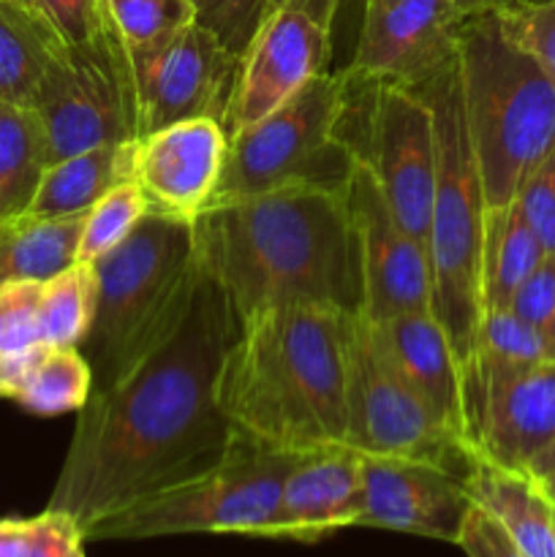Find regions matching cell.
Returning <instances> with one entry per match:
<instances>
[{
  "instance_id": "6da1fadb",
  "label": "cell",
  "mask_w": 555,
  "mask_h": 557,
  "mask_svg": "<svg viewBox=\"0 0 555 557\" xmlns=\"http://www.w3.org/2000/svg\"><path fill=\"white\" fill-rule=\"evenodd\" d=\"M239 335L223 288L199 267L183 319L79 411L49 509L82 531L226 460L239 444L221 408V373Z\"/></svg>"
},
{
  "instance_id": "7a4b0ae2",
  "label": "cell",
  "mask_w": 555,
  "mask_h": 557,
  "mask_svg": "<svg viewBox=\"0 0 555 557\" xmlns=\"http://www.w3.org/2000/svg\"><path fill=\"white\" fill-rule=\"evenodd\" d=\"M196 261L239 324L283 305L359 313V248L346 196L281 188L207 205L194 218Z\"/></svg>"
},
{
  "instance_id": "3957f363",
  "label": "cell",
  "mask_w": 555,
  "mask_h": 557,
  "mask_svg": "<svg viewBox=\"0 0 555 557\" xmlns=\"http://www.w3.org/2000/svg\"><path fill=\"white\" fill-rule=\"evenodd\" d=\"M354 321L330 305H283L239 324L218 392L239 441L283 455L346 444Z\"/></svg>"
},
{
  "instance_id": "277c9868",
  "label": "cell",
  "mask_w": 555,
  "mask_h": 557,
  "mask_svg": "<svg viewBox=\"0 0 555 557\" xmlns=\"http://www.w3.org/2000/svg\"><path fill=\"white\" fill-rule=\"evenodd\" d=\"M414 90L430 103L435 125V194L424 239L433 313L449 337L466 386L484 319L482 245L488 199L468 136L457 58Z\"/></svg>"
},
{
  "instance_id": "5b68a950",
  "label": "cell",
  "mask_w": 555,
  "mask_h": 557,
  "mask_svg": "<svg viewBox=\"0 0 555 557\" xmlns=\"http://www.w3.org/2000/svg\"><path fill=\"white\" fill-rule=\"evenodd\" d=\"M92 270L96 315L79 351L92 368V389H103L183 319L199 277L194 221L150 207L139 226Z\"/></svg>"
},
{
  "instance_id": "8992f818",
  "label": "cell",
  "mask_w": 555,
  "mask_h": 557,
  "mask_svg": "<svg viewBox=\"0 0 555 557\" xmlns=\"http://www.w3.org/2000/svg\"><path fill=\"white\" fill-rule=\"evenodd\" d=\"M457 65L484 199L504 207L555 147V82L501 33L493 9L466 20Z\"/></svg>"
},
{
  "instance_id": "52a82bcc",
  "label": "cell",
  "mask_w": 555,
  "mask_h": 557,
  "mask_svg": "<svg viewBox=\"0 0 555 557\" xmlns=\"http://www.w3.org/2000/svg\"><path fill=\"white\" fill-rule=\"evenodd\" d=\"M343 101L346 76L343 71H330L259 123L229 136L226 163L212 201L281 188L346 196L357 158L337 136Z\"/></svg>"
},
{
  "instance_id": "ba28073f",
  "label": "cell",
  "mask_w": 555,
  "mask_h": 557,
  "mask_svg": "<svg viewBox=\"0 0 555 557\" xmlns=\"http://www.w3.org/2000/svg\"><path fill=\"white\" fill-rule=\"evenodd\" d=\"M299 455L239 441L210 471L141 498L85 531L87 542H136L183 533H239L267 539L283 482Z\"/></svg>"
},
{
  "instance_id": "9c48e42d",
  "label": "cell",
  "mask_w": 555,
  "mask_h": 557,
  "mask_svg": "<svg viewBox=\"0 0 555 557\" xmlns=\"http://www.w3.org/2000/svg\"><path fill=\"white\" fill-rule=\"evenodd\" d=\"M343 76L337 136L373 174L397 223L424 245L435 194L433 109L414 87L348 71Z\"/></svg>"
},
{
  "instance_id": "30bf717a",
  "label": "cell",
  "mask_w": 555,
  "mask_h": 557,
  "mask_svg": "<svg viewBox=\"0 0 555 557\" xmlns=\"http://www.w3.org/2000/svg\"><path fill=\"white\" fill-rule=\"evenodd\" d=\"M49 163L139 139L131 54L120 30L54 54L36 98Z\"/></svg>"
},
{
  "instance_id": "8fae6325",
  "label": "cell",
  "mask_w": 555,
  "mask_h": 557,
  "mask_svg": "<svg viewBox=\"0 0 555 557\" xmlns=\"http://www.w3.org/2000/svg\"><path fill=\"white\" fill-rule=\"evenodd\" d=\"M346 446L375 457H408L468 473L473 449L452 435L392 368L357 313L348 375Z\"/></svg>"
},
{
  "instance_id": "7c38bea8",
  "label": "cell",
  "mask_w": 555,
  "mask_h": 557,
  "mask_svg": "<svg viewBox=\"0 0 555 557\" xmlns=\"http://www.w3.org/2000/svg\"><path fill=\"white\" fill-rule=\"evenodd\" d=\"M243 54L190 22L169 41L131 54L139 136L180 120L210 117L226 128Z\"/></svg>"
},
{
  "instance_id": "4fadbf2b",
  "label": "cell",
  "mask_w": 555,
  "mask_h": 557,
  "mask_svg": "<svg viewBox=\"0 0 555 557\" xmlns=\"http://www.w3.org/2000/svg\"><path fill=\"white\" fill-rule=\"evenodd\" d=\"M471 14L455 0H370L343 71L403 87L424 85L457 58Z\"/></svg>"
},
{
  "instance_id": "5bb4252c",
  "label": "cell",
  "mask_w": 555,
  "mask_h": 557,
  "mask_svg": "<svg viewBox=\"0 0 555 557\" xmlns=\"http://www.w3.org/2000/svg\"><path fill=\"white\" fill-rule=\"evenodd\" d=\"M346 205L359 248V315L365 321H384L400 313L433 310L424 245L397 223L379 183L359 161L348 183Z\"/></svg>"
},
{
  "instance_id": "9a60e30c",
  "label": "cell",
  "mask_w": 555,
  "mask_h": 557,
  "mask_svg": "<svg viewBox=\"0 0 555 557\" xmlns=\"http://www.w3.org/2000/svg\"><path fill=\"white\" fill-rule=\"evenodd\" d=\"M335 38L303 11L275 5L264 14L243 49L226 134L248 128L297 96L321 74H330Z\"/></svg>"
},
{
  "instance_id": "2e32d148",
  "label": "cell",
  "mask_w": 555,
  "mask_h": 557,
  "mask_svg": "<svg viewBox=\"0 0 555 557\" xmlns=\"http://www.w3.org/2000/svg\"><path fill=\"white\" fill-rule=\"evenodd\" d=\"M365 506L357 528L411 533L457 544L468 509L466 473L439 462L362 455Z\"/></svg>"
},
{
  "instance_id": "e0dca14e",
  "label": "cell",
  "mask_w": 555,
  "mask_h": 557,
  "mask_svg": "<svg viewBox=\"0 0 555 557\" xmlns=\"http://www.w3.org/2000/svg\"><path fill=\"white\" fill-rule=\"evenodd\" d=\"M226 152L229 134L218 120H180L136 139L134 180L152 207L194 221L215 196Z\"/></svg>"
},
{
  "instance_id": "ac0fdd59",
  "label": "cell",
  "mask_w": 555,
  "mask_h": 557,
  "mask_svg": "<svg viewBox=\"0 0 555 557\" xmlns=\"http://www.w3.org/2000/svg\"><path fill=\"white\" fill-rule=\"evenodd\" d=\"M362 506V451L346 444L303 451L283 482L267 539L316 544L343 528H357Z\"/></svg>"
},
{
  "instance_id": "d6986e66",
  "label": "cell",
  "mask_w": 555,
  "mask_h": 557,
  "mask_svg": "<svg viewBox=\"0 0 555 557\" xmlns=\"http://www.w3.org/2000/svg\"><path fill=\"white\" fill-rule=\"evenodd\" d=\"M375 343L419 400L452 435L471 446L466 386L452 343L433 310L368 321ZM473 449V446H471ZM477 451V449H473Z\"/></svg>"
},
{
  "instance_id": "ffe728a7",
  "label": "cell",
  "mask_w": 555,
  "mask_h": 557,
  "mask_svg": "<svg viewBox=\"0 0 555 557\" xmlns=\"http://www.w3.org/2000/svg\"><path fill=\"white\" fill-rule=\"evenodd\" d=\"M555 441V359L493 389L479 411L477 451L504 468L526 471Z\"/></svg>"
},
{
  "instance_id": "44dd1931",
  "label": "cell",
  "mask_w": 555,
  "mask_h": 557,
  "mask_svg": "<svg viewBox=\"0 0 555 557\" xmlns=\"http://www.w3.org/2000/svg\"><path fill=\"white\" fill-rule=\"evenodd\" d=\"M466 490L528 557H555V506L531 473L504 468L473 451Z\"/></svg>"
},
{
  "instance_id": "7402d4cb",
  "label": "cell",
  "mask_w": 555,
  "mask_h": 557,
  "mask_svg": "<svg viewBox=\"0 0 555 557\" xmlns=\"http://www.w3.org/2000/svg\"><path fill=\"white\" fill-rule=\"evenodd\" d=\"M555 359V346L517 319L511 310H488L482 319V330L477 337L471 370L466 379V406L468 428H471V446L477 449V422L484 400L504 381L536 368V364Z\"/></svg>"
},
{
  "instance_id": "603a6c76",
  "label": "cell",
  "mask_w": 555,
  "mask_h": 557,
  "mask_svg": "<svg viewBox=\"0 0 555 557\" xmlns=\"http://www.w3.org/2000/svg\"><path fill=\"white\" fill-rule=\"evenodd\" d=\"M134 147L136 141H118L49 163L25 212L36 218L85 215L109 190L134 180Z\"/></svg>"
},
{
  "instance_id": "cb8c5ba5",
  "label": "cell",
  "mask_w": 555,
  "mask_h": 557,
  "mask_svg": "<svg viewBox=\"0 0 555 557\" xmlns=\"http://www.w3.org/2000/svg\"><path fill=\"white\" fill-rule=\"evenodd\" d=\"M85 215H22L0 223V283L49 281L76 264Z\"/></svg>"
},
{
  "instance_id": "d4e9b609",
  "label": "cell",
  "mask_w": 555,
  "mask_h": 557,
  "mask_svg": "<svg viewBox=\"0 0 555 557\" xmlns=\"http://www.w3.org/2000/svg\"><path fill=\"white\" fill-rule=\"evenodd\" d=\"M544 248L515 201L488 207L482 245V299L488 310H506L517 288L542 264Z\"/></svg>"
},
{
  "instance_id": "484cf974",
  "label": "cell",
  "mask_w": 555,
  "mask_h": 557,
  "mask_svg": "<svg viewBox=\"0 0 555 557\" xmlns=\"http://www.w3.org/2000/svg\"><path fill=\"white\" fill-rule=\"evenodd\" d=\"M47 166V136L36 109L0 101V223L30 207Z\"/></svg>"
},
{
  "instance_id": "4316f807",
  "label": "cell",
  "mask_w": 555,
  "mask_h": 557,
  "mask_svg": "<svg viewBox=\"0 0 555 557\" xmlns=\"http://www.w3.org/2000/svg\"><path fill=\"white\" fill-rule=\"evenodd\" d=\"M60 52L58 38L0 5V101L36 107L44 74Z\"/></svg>"
},
{
  "instance_id": "83f0119b",
  "label": "cell",
  "mask_w": 555,
  "mask_h": 557,
  "mask_svg": "<svg viewBox=\"0 0 555 557\" xmlns=\"http://www.w3.org/2000/svg\"><path fill=\"white\" fill-rule=\"evenodd\" d=\"M98 281L92 264L76 261L41 286L44 346L79 348L92 326Z\"/></svg>"
},
{
  "instance_id": "f1b7e54d",
  "label": "cell",
  "mask_w": 555,
  "mask_h": 557,
  "mask_svg": "<svg viewBox=\"0 0 555 557\" xmlns=\"http://www.w3.org/2000/svg\"><path fill=\"white\" fill-rule=\"evenodd\" d=\"M92 395V368L79 348H44L25 389L16 397L25 411L38 417L82 411Z\"/></svg>"
},
{
  "instance_id": "f546056e",
  "label": "cell",
  "mask_w": 555,
  "mask_h": 557,
  "mask_svg": "<svg viewBox=\"0 0 555 557\" xmlns=\"http://www.w3.org/2000/svg\"><path fill=\"white\" fill-rule=\"evenodd\" d=\"M150 199H147V194L139 188L136 180H128V183L109 190L101 201H96L85 212L76 261L96 264L101 256L118 248L139 226V221L150 212Z\"/></svg>"
},
{
  "instance_id": "4dcf8cb0",
  "label": "cell",
  "mask_w": 555,
  "mask_h": 557,
  "mask_svg": "<svg viewBox=\"0 0 555 557\" xmlns=\"http://www.w3.org/2000/svg\"><path fill=\"white\" fill-rule=\"evenodd\" d=\"M109 11L128 54L147 52L196 22L188 0H109Z\"/></svg>"
},
{
  "instance_id": "1f68e13d",
  "label": "cell",
  "mask_w": 555,
  "mask_h": 557,
  "mask_svg": "<svg viewBox=\"0 0 555 557\" xmlns=\"http://www.w3.org/2000/svg\"><path fill=\"white\" fill-rule=\"evenodd\" d=\"M495 20L501 33L531 54L555 82V0H526L511 9H498Z\"/></svg>"
},
{
  "instance_id": "d6a6232c",
  "label": "cell",
  "mask_w": 555,
  "mask_h": 557,
  "mask_svg": "<svg viewBox=\"0 0 555 557\" xmlns=\"http://www.w3.org/2000/svg\"><path fill=\"white\" fill-rule=\"evenodd\" d=\"M41 286L38 281L0 283V354L44 346Z\"/></svg>"
},
{
  "instance_id": "836d02e7",
  "label": "cell",
  "mask_w": 555,
  "mask_h": 557,
  "mask_svg": "<svg viewBox=\"0 0 555 557\" xmlns=\"http://www.w3.org/2000/svg\"><path fill=\"white\" fill-rule=\"evenodd\" d=\"M41 5L63 49L85 47L118 30L109 0H41Z\"/></svg>"
},
{
  "instance_id": "e575fe53",
  "label": "cell",
  "mask_w": 555,
  "mask_h": 557,
  "mask_svg": "<svg viewBox=\"0 0 555 557\" xmlns=\"http://www.w3.org/2000/svg\"><path fill=\"white\" fill-rule=\"evenodd\" d=\"M515 205L539 237L544 253H555V147L526 174Z\"/></svg>"
},
{
  "instance_id": "d590c367",
  "label": "cell",
  "mask_w": 555,
  "mask_h": 557,
  "mask_svg": "<svg viewBox=\"0 0 555 557\" xmlns=\"http://www.w3.org/2000/svg\"><path fill=\"white\" fill-rule=\"evenodd\" d=\"M196 9V22L210 27L232 49L243 54L259 22L272 9L270 0H188Z\"/></svg>"
},
{
  "instance_id": "8d00e7d4",
  "label": "cell",
  "mask_w": 555,
  "mask_h": 557,
  "mask_svg": "<svg viewBox=\"0 0 555 557\" xmlns=\"http://www.w3.org/2000/svg\"><path fill=\"white\" fill-rule=\"evenodd\" d=\"M506 310H511L517 319L542 332L555 346V253L544 256L542 264L517 288Z\"/></svg>"
},
{
  "instance_id": "74e56055",
  "label": "cell",
  "mask_w": 555,
  "mask_h": 557,
  "mask_svg": "<svg viewBox=\"0 0 555 557\" xmlns=\"http://www.w3.org/2000/svg\"><path fill=\"white\" fill-rule=\"evenodd\" d=\"M85 542V531L69 511L47 506L33 517V547L27 557H87Z\"/></svg>"
},
{
  "instance_id": "f35d334b",
  "label": "cell",
  "mask_w": 555,
  "mask_h": 557,
  "mask_svg": "<svg viewBox=\"0 0 555 557\" xmlns=\"http://www.w3.org/2000/svg\"><path fill=\"white\" fill-rule=\"evenodd\" d=\"M457 547L466 553V557H528L511 542L504 525L477 504L468 509L462 531L457 536Z\"/></svg>"
},
{
  "instance_id": "ab89813d",
  "label": "cell",
  "mask_w": 555,
  "mask_h": 557,
  "mask_svg": "<svg viewBox=\"0 0 555 557\" xmlns=\"http://www.w3.org/2000/svg\"><path fill=\"white\" fill-rule=\"evenodd\" d=\"M44 348L36 346L30 351L22 354H0V397H9V400H16L25 389L27 379H30L33 368L41 359Z\"/></svg>"
},
{
  "instance_id": "60d3db41",
  "label": "cell",
  "mask_w": 555,
  "mask_h": 557,
  "mask_svg": "<svg viewBox=\"0 0 555 557\" xmlns=\"http://www.w3.org/2000/svg\"><path fill=\"white\" fill-rule=\"evenodd\" d=\"M270 3L272 9H275V5H288V9L303 11L305 16H310L316 25L330 30L332 38H335V27H337V20H341V11L348 9L351 0H270ZM357 3L365 14V0H357Z\"/></svg>"
},
{
  "instance_id": "b9f144b4",
  "label": "cell",
  "mask_w": 555,
  "mask_h": 557,
  "mask_svg": "<svg viewBox=\"0 0 555 557\" xmlns=\"http://www.w3.org/2000/svg\"><path fill=\"white\" fill-rule=\"evenodd\" d=\"M33 547V517L30 520H0V557H27Z\"/></svg>"
},
{
  "instance_id": "7bdbcfd3",
  "label": "cell",
  "mask_w": 555,
  "mask_h": 557,
  "mask_svg": "<svg viewBox=\"0 0 555 557\" xmlns=\"http://www.w3.org/2000/svg\"><path fill=\"white\" fill-rule=\"evenodd\" d=\"M0 5H3V9H9V11H14V14L25 16V20L36 22V25L44 27V30H47L49 36H54V30H52V27H49L47 16H44L41 0H0ZM54 38H58V36H54ZM60 47H63V44H60Z\"/></svg>"
},
{
  "instance_id": "ee69618b",
  "label": "cell",
  "mask_w": 555,
  "mask_h": 557,
  "mask_svg": "<svg viewBox=\"0 0 555 557\" xmlns=\"http://www.w3.org/2000/svg\"><path fill=\"white\" fill-rule=\"evenodd\" d=\"M528 473H531L533 479H544V476H553L555 473V441L547 446V449L542 451V455H536L531 460V466L526 468Z\"/></svg>"
},
{
  "instance_id": "f6af8a7d",
  "label": "cell",
  "mask_w": 555,
  "mask_h": 557,
  "mask_svg": "<svg viewBox=\"0 0 555 557\" xmlns=\"http://www.w3.org/2000/svg\"><path fill=\"white\" fill-rule=\"evenodd\" d=\"M536 482H539V487H542V493L550 498V504L555 506V473H553V476L536 479Z\"/></svg>"
},
{
  "instance_id": "bcb514c9",
  "label": "cell",
  "mask_w": 555,
  "mask_h": 557,
  "mask_svg": "<svg viewBox=\"0 0 555 557\" xmlns=\"http://www.w3.org/2000/svg\"><path fill=\"white\" fill-rule=\"evenodd\" d=\"M520 3H526V0H484V5H488V9H511V5H520Z\"/></svg>"
},
{
  "instance_id": "7dc6e473",
  "label": "cell",
  "mask_w": 555,
  "mask_h": 557,
  "mask_svg": "<svg viewBox=\"0 0 555 557\" xmlns=\"http://www.w3.org/2000/svg\"><path fill=\"white\" fill-rule=\"evenodd\" d=\"M365 3H370V0H365ZM455 3H460L466 11H482V9H488V5H484V0H455Z\"/></svg>"
}]
</instances>
